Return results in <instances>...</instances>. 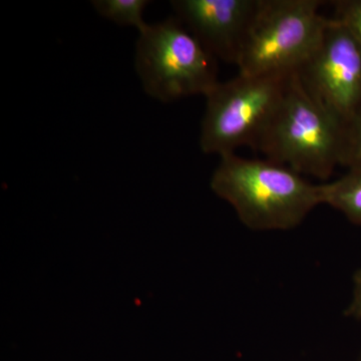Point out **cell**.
<instances>
[{
    "label": "cell",
    "mask_w": 361,
    "mask_h": 361,
    "mask_svg": "<svg viewBox=\"0 0 361 361\" xmlns=\"http://www.w3.org/2000/svg\"><path fill=\"white\" fill-rule=\"evenodd\" d=\"M211 189L234 208L240 221L255 231L297 227L322 205V184L315 185L286 166L265 159L221 157Z\"/></svg>",
    "instance_id": "cell-1"
},
{
    "label": "cell",
    "mask_w": 361,
    "mask_h": 361,
    "mask_svg": "<svg viewBox=\"0 0 361 361\" xmlns=\"http://www.w3.org/2000/svg\"><path fill=\"white\" fill-rule=\"evenodd\" d=\"M290 73L248 75L219 82L206 97L200 147L220 157L240 147L255 149L276 111Z\"/></svg>",
    "instance_id": "cell-5"
},
{
    "label": "cell",
    "mask_w": 361,
    "mask_h": 361,
    "mask_svg": "<svg viewBox=\"0 0 361 361\" xmlns=\"http://www.w3.org/2000/svg\"><path fill=\"white\" fill-rule=\"evenodd\" d=\"M322 203L336 209L350 222L361 225V170L348 169L345 175L322 184Z\"/></svg>",
    "instance_id": "cell-8"
},
{
    "label": "cell",
    "mask_w": 361,
    "mask_h": 361,
    "mask_svg": "<svg viewBox=\"0 0 361 361\" xmlns=\"http://www.w3.org/2000/svg\"><path fill=\"white\" fill-rule=\"evenodd\" d=\"M341 166L361 170V109L344 126Z\"/></svg>",
    "instance_id": "cell-10"
},
{
    "label": "cell",
    "mask_w": 361,
    "mask_h": 361,
    "mask_svg": "<svg viewBox=\"0 0 361 361\" xmlns=\"http://www.w3.org/2000/svg\"><path fill=\"white\" fill-rule=\"evenodd\" d=\"M316 103L344 126L361 109V44L341 21L330 18L322 39L298 70Z\"/></svg>",
    "instance_id": "cell-6"
},
{
    "label": "cell",
    "mask_w": 361,
    "mask_h": 361,
    "mask_svg": "<svg viewBox=\"0 0 361 361\" xmlns=\"http://www.w3.org/2000/svg\"><path fill=\"white\" fill-rule=\"evenodd\" d=\"M320 0H261L238 63L241 75L296 71L319 44L330 18Z\"/></svg>",
    "instance_id": "cell-4"
},
{
    "label": "cell",
    "mask_w": 361,
    "mask_h": 361,
    "mask_svg": "<svg viewBox=\"0 0 361 361\" xmlns=\"http://www.w3.org/2000/svg\"><path fill=\"white\" fill-rule=\"evenodd\" d=\"M343 129L316 103L293 71L255 151L298 174L327 180L341 163Z\"/></svg>",
    "instance_id": "cell-2"
},
{
    "label": "cell",
    "mask_w": 361,
    "mask_h": 361,
    "mask_svg": "<svg viewBox=\"0 0 361 361\" xmlns=\"http://www.w3.org/2000/svg\"><path fill=\"white\" fill-rule=\"evenodd\" d=\"M261 0H174L176 18L216 59L236 65Z\"/></svg>",
    "instance_id": "cell-7"
},
{
    "label": "cell",
    "mask_w": 361,
    "mask_h": 361,
    "mask_svg": "<svg viewBox=\"0 0 361 361\" xmlns=\"http://www.w3.org/2000/svg\"><path fill=\"white\" fill-rule=\"evenodd\" d=\"M336 16L353 32L361 44V0H339L334 2Z\"/></svg>",
    "instance_id": "cell-11"
},
{
    "label": "cell",
    "mask_w": 361,
    "mask_h": 361,
    "mask_svg": "<svg viewBox=\"0 0 361 361\" xmlns=\"http://www.w3.org/2000/svg\"><path fill=\"white\" fill-rule=\"evenodd\" d=\"M346 314L356 319H361V268L355 276L353 299L346 310Z\"/></svg>",
    "instance_id": "cell-12"
},
{
    "label": "cell",
    "mask_w": 361,
    "mask_h": 361,
    "mask_svg": "<svg viewBox=\"0 0 361 361\" xmlns=\"http://www.w3.org/2000/svg\"><path fill=\"white\" fill-rule=\"evenodd\" d=\"M135 71L145 92L164 103L207 97L219 84L216 59L177 18L148 25L140 32Z\"/></svg>",
    "instance_id": "cell-3"
},
{
    "label": "cell",
    "mask_w": 361,
    "mask_h": 361,
    "mask_svg": "<svg viewBox=\"0 0 361 361\" xmlns=\"http://www.w3.org/2000/svg\"><path fill=\"white\" fill-rule=\"evenodd\" d=\"M151 4L148 0H94L92 6L106 20L122 26H134L141 32L148 23L144 11Z\"/></svg>",
    "instance_id": "cell-9"
}]
</instances>
